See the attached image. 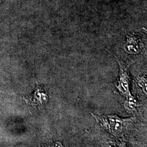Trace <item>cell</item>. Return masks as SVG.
<instances>
[{
  "label": "cell",
  "instance_id": "cell-1",
  "mask_svg": "<svg viewBox=\"0 0 147 147\" xmlns=\"http://www.w3.org/2000/svg\"><path fill=\"white\" fill-rule=\"evenodd\" d=\"M92 115L102 129L116 136L121 134L127 122L134 119L123 118L115 115L98 116L92 113Z\"/></svg>",
  "mask_w": 147,
  "mask_h": 147
},
{
  "label": "cell",
  "instance_id": "cell-2",
  "mask_svg": "<svg viewBox=\"0 0 147 147\" xmlns=\"http://www.w3.org/2000/svg\"><path fill=\"white\" fill-rule=\"evenodd\" d=\"M116 58L119 66V76L116 84V88L121 94L126 96L131 94L129 89L130 82L129 66Z\"/></svg>",
  "mask_w": 147,
  "mask_h": 147
},
{
  "label": "cell",
  "instance_id": "cell-3",
  "mask_svg": "<svg viewBox=\"0 0 147 147\" xmlns=\"http://www.w3.org/2000/svg\"><path fill=\"white\" fill-rule=\"evenodd\" d=\"M27 104L31 109L43 107L47 104L49 96L45 89L41 86H37L34 93L28 98H24Z\"/></svg>",
  "mask_w": 147,
  "mask_h": 147
},
{
  "label": "cell",
  "instance_id": "cell-4",
  "mask_svg": "<svg viewBox=\"0 0 147 147\" xmlns=\"http://www.w3.org/2000/svg\"><path fill=\"white\" fill-rule=\"evenodd\" d=\"M141 47V42L140 38L138 37H128L127 38V42L125 44V50L128 53H138L140 50L135 45Z\"/></svg>",
  "mask_w": 147,
  "mask_h": 147
},
{
  "label": "cell",
  "instance_id": "cell-5",
  "mask_svg": "<svg viewBox=\"0 0 147 147\" xmlns=\"http://www.w3.org/2000/svg\"><path fill=\"white\" fill-rule=\"evenodd\" d=\"M126 98L127 100L125 101L124 105V107L127 112L133 113V112L136 111L137 108L138 106V102L136 99L131 96V94L126 96Z\"/></svg>",
  "mask_w": 147,
  "mask_h": 147
},
{
  "label": "cell",
  "instance_id": "cell-6",
  "mask_svg": "<svg viewBox=\"0 0 147 147\" xmlns=\"http://www.w3.org/2000/svg\"><path fill=\"white\" fill-rule=\"evenodd\" d=\"M137 84L142 91L146 94H147V81L144 76H141L137 79Z\"/></svg>",
  "mask_w": 147,
  "mask_h": 147
},
{
  "label": "cell",
  "instance_id": "cell-7",
  "mask_svg": "<svg viewBox=\"0 0 147 147\" xmlns=\"http://www.w3.org/2000/svg\"><path fill=\"white\" fill-rule=\"evenodd\" d=\"M47 147H64L62 143L59 141L51 142L47 145Z\"/></svg>",
  "mask_w": 147,
  "mask_h": 147
}]
</instances>
